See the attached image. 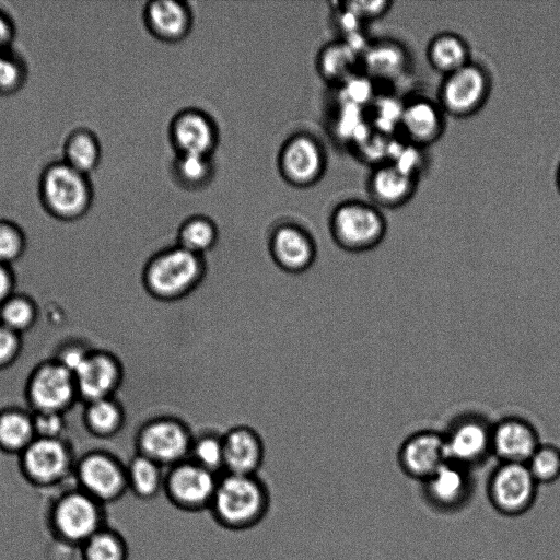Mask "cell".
<instances>
[{
    "instance_id": "cell-15",
    "label": "cell",
    "mask_w": 560,
    "mask_h": 560,
    "mask_svg": "<svg viewBox=\"0 0 560 560\" xmlns=\"http://www.w3.org/2000/svg\"><path fill=\"white\" fill-rule=\"evenodd\" d=\"M168 137L176 155L213 156L220 141L215 120L197 107L183 108L173 116Z\"/></svg>"
},
{
    "instance_id": "cell-11",
    "label": "cell",
    "mask_w": 560,
    "mask_h": 560,
    "mask_svg": "<svg viewBox=\"0 0 560 560\" xmlns=\"http://www.w3.org/2000/svg\"><path fill=\"white\" fill-rule=\"evenodd\" d=\"M277 164L285 183L293 187L307 188L323 177L327 156L323 144L315 136L299 131L282 143Z\"/></svg>"
},
{
    "instance_id": "cell-39",
    "label": "cell",
    "mask_w": 560,
    "mask_h": 560,
    "mask_svg": "<svg viewBox=\"0 0 560 560\" xmlns=\"http://www.w3.org/2000/svg\"><path fill=\"white\" fill-rule=\"evenodd\" d=\"M26 247L22 228L13 221L0 219V262L12 266L23 257Z\"/></svg>"
},
{
    "instance_id": "cell-34",
    "label": "cell",
    "mask_w": 560,
    "mask_h": 560,
    "mask_svg": "<svg viewBox=\"0 0 560 560\" xmlns=\"http://www.w3.org/2000/svg\"><path fill=\"white\" fill-rule=\"evenodd\" d=\"M38 314L36 302L25 293L14 292L0 304V323L21 336L36 325Z\"/></svg>"
},
{
    "instance_id": "cell-27",
    "label": "cell",
    "mask_w": 560,
    "mask_h": 560,
    "mask_svg": "<svg viewBox=\"0 0 560 560\" xmlns=\"http://www.w3.org/2000/svg\"><path fill=\"white\" fill-rule=\"evenodd\" d=\"M82 420L85 430L93 436L110 439L124 428L126 412L119 400L108 397L84 404Z\"/></svg>"
},
{
    "instance_id": "cell-36",
    "label": "cell",
    "mask_w": 560,
    "mask_h": 560,
    "mask_svg": "<svg viewBox=\"0 0 560 560\" xmlns=\"http://www.w3.org/2000/svg\"><path fill=\"white\" fill-rule=\"evenodd\" d=\"M188 459L214 474H222L224 471L222 435L207 431L194 436Z\"/></svg>"
},
{
    "instance_id": "cell-35",
    "label": "cell",
    "mask_w": 560,
    "mask_h": 560,
    "mask_svg": "<svg viewBox=\"0 0 560 560\" xmlns=\"http://www.w3.org/2000/svg\"><path fill=\"white\" fill-rule=\"evenodd\" d=\"M357 61L354 49L343 43H336L320 51L318 57V70L322 75L330 81L349 79L351 70Z\"/></svg>"
},
{
    "instance_id": "cell-13",
    "label": "cell",
    "mask_w": 560,
    "mask_h": 560,
    "mask_svg": "<svg viewBox=\"0 0 560 560\" xmlns=\"http://www.w3.org/2000/svg\"><path fill=\"white\" fill-rule=\"evenodd\" d=\"M218 478V474L185 459L165 470L163 491L176 508L196 512L209 509Z\"/></svg>"
},
{
    "instance_id": "cell-37",
    "label": "cell",
    "mask_w": 560,
    "mask_h": 560,
    "mask_svg": "<svg viewBox=\"0 0 560 560\" xmlns=\"http://www.w3.org/2000/svg\"><path fill=\"white\" fill-rule=\"evenodd\" d=\"M27 66L11 48L0 52V95L10 96L19 92L27 80Z\"/></svg>"
},
{
    "instance_id": "cell-7",
    "label": "cell",
    "mask_w": 560,
    "mask_h": 560,
    "mask_svg": "<svg viewBox=\"0 0 560 560\" xmlns=\"http://www.w3.org/2000/svg\"><path fill=\"white\" fill-rule=\"evenodd\" d=\"M24 397L33 412L66 413L79 400L74 374L52 358L42 361L26 378Z\"/></svg>"
},
{
    "instance_id": "cell-22",
    "label": "cell",
    "mask_w": 560,
    "mask_h": 560,
    "mask_svg": "<svg viewBox=\"0 0 560 560\" xmlns=\"http://www.w3.org/2000/svg\"><path fill=\"white\" fill-rule=\"evenodd\" d=\"M224 471L256 475L260 468L265 447L260 435L253 428L236 425L222 434Z\"/></svg>"
},
{
    "instance_id": "cell-6",
    "label": "cell",
    "mask_w": 560,
    "mask_h": 560,
    "mask_svg": "<svg viewBox=\"0 0 560 560\" xmlns=\"http://www.w3.org/2000/svg\"><path fill=\"white\" fill-rule=\"evenodd\" d=\"M329 231L341 249L362 253L373 249L382 242L386 233V222L374 206L360 200H347L332 210Z\"/></svg>"
},
{
    "instance_id": "cell-25",
    "label": "cell",
    "mask_w": 560,
    "mask_h": 560,
    "mask_svg": "<svg viewBox=\"0 0 560 560\" xmlns=\"http://www.w3.org/2000/svg\"><path fill=\"white\" fill-rule=\"evenodd\" d=\"M35 438L30 409L16 406L0 409V452L19 456Z\"/></svg>"
},
{
    "instance_id": "cell-18",
    "label": "cell",
    "mask_w": 560,
    "mask_h": 560,
    "mask_svg": "<svg viewBox=\"0 0 560 560\" xmlns=\"http://www.w3.org/2000/svg\"><path fill=\"white\" fill-rule=\"evenodd\" d=\"M397 460L406 476L422 482L447 460L443 433L421 430L410 434L401 443Z\"/></svg>"
},
{
    "instance_id": "cell-40",
    "label": "cell",
    "mask_w": 560,
    "mask_h": 560,
    "mask_svg": "<svg viewBox=\"0 0 560 560\" xmlns=\"http://www.w3.org/2000/svg\"><path fill=\"white\" fill-rule=\"evenodd\" d=\"M92 349L84 341L70 339L57 347L52 359L74 374Z\"/></svg>"
},
{
    "instance_id": "cell-1",
    "label": "cell",
    "mask_w": 560,
    "mask_h": 560,
    "mask_svg": "<svg viewBox=\"0 0 560 560\" xmlns=\"http://www.w3.org/2000/svg\"><path fill=\"white\" fill-rule=\"evenodd\" d=\"M268 508V489L257 475H219L209 510L221 526L248 529L265 517Z\"/></svg>"
},
{
    "instance_id": "cell-29",
    "label": "cell",
    "mask_w": 560,
    "mask_h": 560,
    "mask_svg": "<svg viewBox=\"0 0 560 560\" xmlns=\"http://www.w3.org/2000/svg\"><path fill=\"white\" fill-rule=\"evenodd\" d=\"M165 468L152 459L136 454L127 464L128 491L141 500H151L163 491Z\"/></svg>"
},
{
    "instance_id": "cell-8",
    "label": "cell",
    "mask_w": 560,
    "mask_h": 560,
    "mask_svg": "<svg viewBox=\"0 0 560 560\" xmlns=\"http://www.w3.org/2000/svg\"><path fill=\"white\" fill-rule=\"evenodd\" d=\"M192 438L190 429L180 419L155 417L139 428L136 435L137 453L167 469L188 459Z\"/></svg>"
},
{
    "instance_id": "cell-14",
    "label": "cell",
    "mask_w": 560,
    "mask_h": 560,
    "mask_svg": "<svg viewBox=\"0 0 560 560\" xmlns=\"http://www.w3.org/2000/svg\"><path fill=\"white\" fill-rule=\"evenodd\" d=\"M489 89L487 72L468 62L445 75L439 93L440 107L455 117L472 115L485 104Z\"/></svg>"
},
{
    "instance_id": "cell-28",
    "label": "cell",
    "mask_w": 560,
    "mask_h": 560,
    "mask_svg": "<svg viewBox=\"0 0 560 560\" xmlns=\"http://www.w3.org/2000/svg\"><path fill=\"white\" fill-rule=\"evenodd\" d=\"M62 151V161L88 176H90L101 163V141L98 137L88 128H77L72 130L65 140Z\"/></svg>"
},
{
    "instance_id": "cell-46",
    "label": "cell",
    "mask_w": 560,
    "mask_h": 560,
    "mask_svg": "<svg viewBox=\"0 0 560 560\" xmlns=\"http://www.w3.org/2000/svg\"><path fill=\"white\" fill-rule=\"evenodd\" d=\"M557 180H558V187L560 189V165H559V168H558V176H557Z\"/></svg>"
},
{
    "instance_id": "cell-12",
    "label": "cell",
    "mask_w": 560,
    "mask_h": 560,
    "mask_svg": "<svg viewBox=\"0 0 560 560\" xmlns=\"http://www.w3.org/2000/svg\"><path fill=\"white\" fill-rule=\"evenodd\" d=\"M492 424L481 415L463 413L443 432L448 462L470 469L481 465L492 455Z\"/></svg>"
},
{
    "instance_id": "cell-44",
    "label": "cell",
    "mask_w": 560,
    "mask_h": 560,
    "mask_svg": "<svg viewBox=\"0 0 560 560\" xmlns=\"http://www.w3.org/2000/svg\"><path fill=\"white\" fill-rule=\"evenodd\" d=\"M16 278L12 266L0 262V304L15 292Z\"/></svg>"
},
{
    "instance_id": "cell-41",
    "label": "cell",
    "mask_w": 560,
    "mask_h": 560,
    "mask_svg": "<svg viewBox=\"0 0 560 560\" xmlns=\"http://www.w3.org/2000/svg\"><path fill=\"white\" fill-rule=\"evenodd\" d=\"M33 424L36 438H65L67 422L65 413L51 411L33 412Z\"/></svg>"
},
{
    "instance_id": "cell-2",
    "label": "cell",
    "mask_w": 560,
    "mask_h": 560,
    "mask_svg": "<svg viewBox=\"0 0 560 560\" xmlns=\"http://www.w3.org/2000/svg\"><path fill=\"white\" fill-rule=\"evenodd\" d=\"M206 270L203 256L174 244L148 259L142 270V283L152 298L173 302L186 298L197 289Z\"/></svg>"
},
{
    "instance_id": "cell-42",
    "label": "cell",
    "mask_w": 560,
    "mask_h": 560,
    "mask_svg": "<svg viewBox=\"0 0 560 560\" xmlns=\"http://www.w3.org/2000/svg\"><path fill=\"white\" fill-rule=\"evenodd\" d=\"M23 349L22 336L0 323V371L12 366Z\"/></svg>"
},
{
    "instance_id": "cell-38",
    "label": "cell",
    "mask_w": 560,
    "mask_h": 560,
    "mask_svg": "<svg viewBox=\"0 0 560 560\" xmlns=\"http://www.w3.org/2000/svg\"><path fill=\"white\" fill-rule=\"evenodd\" d=\"M526 465L538 485L555 482L560 478V450L540 444Z\"/></svg>"
},
{
    "instance_id": "cell-10",
    "label": "cell",
    "mask_w": 560,
    "mask_h": 560,
    "mask_svg": "<svg viewBox=\"0 0 560 560\" xmlns=\"http://www.w3.org/2000/svg\"><path fill=\"white\" fill-rule=\"evenodd\" d=\"M538 486L526 464L500 463L489 476L487 494L497 512L515 517L533 508Z\"/></svg>"
},
{
    "instance_id": "cell-9",
    "label": "cell",
    "mask_w": 560,
    "mask_h": 560,
    "mask_svg": "<svg viewBox=\"0 0 560 560\" xmlns=\"http://www.w3.org/2000/svg\"><path fill=\"white\" fill-rule=\"evenodd\" d=\"M73 483L104 505L115 502L128 491L126 465L108 451H88L77 459Z\"/></svg>"
},
{
    "instance_id": "cell-3",
    "label": "cell",
    "mask_w": 560,
    "mask_h": 560,
    "mask_svg": "<svg viewBox=\"0 0 560 560\" xmlns=\"http://www.w3.org/2000/svg\"><path fill=\"white\" fill-rule=\"evenodd\" d=\"M46 524L57 542L79 549L92 535L107 525L105 505L73 483L65 487L50 500Z\"/></svg>"
},
{
    "instance_id": "cell-20",
    "label": "cell",
    "mask_w": 560,
    "mask_h": 560,
    "mask_svg": "<svg viewBox=\"0 0 560 560\" xmlns=\"http://www.w3.org/2000/svg\"><path fill=\"white\" fill-rule=\"evenodd\" d=\"M540 444L535 427L521 417H504L492 424L491 451L500 463L526 464Z\"/></svg>"
},
{
    "instance_id": "cell-17",
    "label": "cell",
    "mask_w": 560,
    "mask_h": 560,
    "mask_svg": "<svg viewBox=\"0 0 560 560\" xmlns=\"http://www.w3.org/2000/svg\"><path fill=\"white\" fill-rule=\"evenodd\" d=\"M273 262L289 273H302L314 264L317 247L313 235L302 225L283 222L273 228L268 241Z\"/></svg>"
},
{
    "instance_id": "cell-43",
    "label": "cell",
    "mask_w": 560,
    "mask_h": 560,
    "mask_svg": "<svg viewBox=\"0 0 560 560\" xmlns=\"http://www.w3.org/2000/svg\"><path fill=\"white\" fill-rule=\"evenodd\" d=\"M389 1H354L347 3V11L360 20L375 19L389 8Z\"/></svg>"
},
{
    "instance_id": "cell-23",
    "label": "cell",
    "mask_w": 560,
    "mask_h": 560,
    "mask_svg": "<svg viewBox=\"0 0 560 560\" xmlns=\"http://www.w3.org/2000/svg\"><path fill=\"white\" fill-rule=\"evenodd\" d=\"M416 185V175L394 163H387L373 171L368 188L370 196L377 205L397 207L413 195Z\"/></svg>"
},
{
    "instance_id": "cell-26",
    "label": "cell",
    "mask_w": 560,
    "mask_h": 560,
    "mask_svg": "<svg viewBox=\"0 0 560 560\" xmlns=\"http://www.w3.org/2000/svg\"><path fill=\"white\" fill-rule=\"evenodd\" d=\"M408 55L396 42L381 40L370 45L362 56V63L372 79L395 80L407 69Z\"/></svg>"
},
{
    "instance_id": "cell-33",
    "label": "cell",
    "mask_w": 560,
    "mask_h": 560,
    "mask_svg": "<svg viewBox=\"0 0 560 560\" xmlns=\"http://www.w3.org/2000/svg\"><path fill=\"white\" fill-rule=\"evenodd\" d=\"M81 560H128L129 549L125 537L105 525L80 548Z\"/></svg>"
},
{
    "instance_id": "cell-21",
    "label": "cell",
    "mask_w": 560,
    "mask_h": 560,
    "mask_svg": "<svg viewBox=\"0 0 560 560\" xmlns=\"http://www.w3.org/2000/svg\"><path fill=\"white\" fill-rule=\"evenodd\" d=\"M143 23L158 40L175 44L185 39L194 23L188 2L182 0H153L143 9Z\"/></svg>"
},
{
    "instance_id": "cell-24",
    "label": "cell",
    "mask_w": 560,
    "mask_h": 560,
    "mask_svg": "<svg viewBox=\"0 0 560 560\" xmlns=\"http://www.w3.org/2000/svg\"><path fill=\"white\" fill-rule=\"evenodd\" d=\"M443 125L441 107L428 100L417 98L402 106L399 126L413 143H432L441 136Z\"/></svg>"
},
{
    "instance_id": "cell-19",
    "label": "cell",
    "mask_w": 560,
    "mask_h": 560,
    "mask_svg": "<svg viewBox=\"0 0 560 560\" xmlns=\"http://www.w3.org/2000/svg\"><path fill=\"white\" fill-rule=\"evenodd\" d=\"M422 486L427 501L443 512L464 508L474 491L469 469L448 460L423 480Z\"/></svg>"
},
{
    "instance_id": "cell-30",
    "label": "cell",
    "mask_w": 560,
    "mask_h": 560,
    "mask_svg": "<svg viewBox=\"0 0 560 560\" xmlns=\"http://www.w3.org/2000/svg\"><path fill=\"white\" fill-rule=\"evenodd\" d=\"M427 55L431 66L444 75L470 62L467 44L453 33H441L433 37Z\"/></svg>"
},
{
    "instance_id": "cell-32",
    "label": "cell",
    "mask_w": 560,
    "mask_h": 560,
    "mask_svg": "<svg viewBox=\"0 0 560 560\" xmlns=\"http://www.w3.org/2000/svg\"><path fill=\"white\" fill-rule=\"evenodd\" d=\"M175 183L186 190H198L208 186L215 174L213 156L182 154L172 164Z\"/></svg>"
},
{
    "instance_id": "cell-16",
    "label": "cell",
    "mask_w": 560,
    "mask_h": 560,
    "mask_svg": "<svg viewBox=\"0 0 560 560\" xmlns=\"http://www.w3.org/2000/svg\"><path fill=\"white\" fill-rule=\"evenodd\" d=\"M79 400L84 404L115 397L124 381L119 358L105 349L93 348L74 372Z\"/></svg>"
},
{
    "instance_id": "cell-5",
    "label": "cell",
    "mask_w": 560,
    "mask_h": 560,
    "mask_svg": "<svg viewBox=\"0 0 560 560\" xmlns=\"http://www.w3.org/2000/svg\"><path fill=\"white\" fill-rule=\"evenodd\" d=\"M18 458L22 477L35 488L51 489L73 481L77 458L65 438H35Z\"/></svg>"
},
{
    "instance_id": "cell-45",
    "label": "cell",
    "mask_w": 560,
    "mask_h": 560,
    "mask_svg": "<svg viewBox=\"0 0 560 560\" xmlns=\"http://www.w3.org/2000/svg\"><path fill=\"white\" fill-rule=\"evenodd\" d=\"M15 37V27L12 19L0 10V49L11 48Z\"/></svg>"
},
{
    "instance_id": "cell-4",
    "label": "cell",
    "mask_w": 560,
    "mask_h": 560,
    "mask_svg": "<svg viewBox=\"0 0 560 560\" xmlns=\"http://www.w3.org/2000/svg\"><path fill=\"white\" fill-rule=\"evenodd\" d=\"M38 196L50 217L72 222L89 212L94 191L90 176L59 160L44 167L38 180Z\"/></svg>"
},
{
    "instance_id": "cell-31",
    "label": "cell",
    "mask_w": 560,
    "mask_h": 560,
    "mask_svg": "<svg viewBox=\"0 0 560 560\" xmlns=\"http://www.w3.org/2000/svg\"><path fill=\"white\" fill-rule=\"evenodd\" d=\"M218 238L217 223L207 215L195 214L179 225L176 244L192 254L205 256L217 245Z\"/></svg>"
}]
</instances>
